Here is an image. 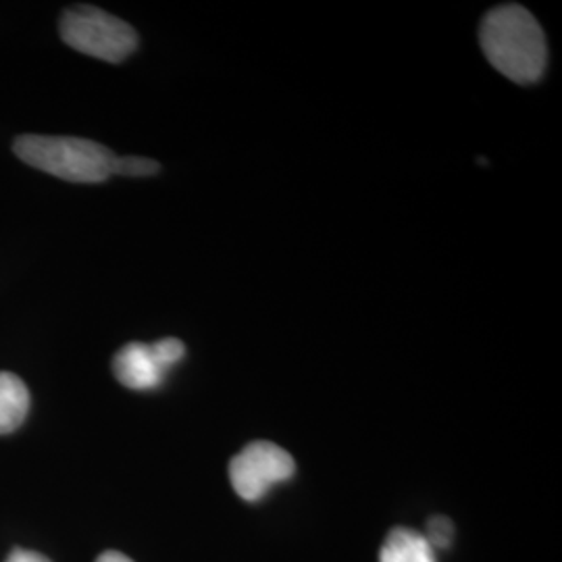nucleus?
<instances>
[{
	"label": "nucleus",
	"mask_w": 562,
	"mask_h": 562,
	"mask_svg": "<svg viewBox=\"0 0 562 562\" xmlns=\"http://www.w3.org/2000/svg\"><path fill=\"white\" fill-rule=\"evenodd\" d=\"M60 38L83 55L106 63L127 59L138 46V36L130 23L86 4L65 11Z\"/></svg>",
	"instance_id": "3"
},
{
	"label": "nucleus",
	"mask_w": 562,
	"mask_h": 562,
	"mask_svg": "<svg viewBox=\"0 0 562 562\" xmlns=\"http://www.w3.org/2000/svg\"><path fill=\"white\" fill-rule=\"evenodd\" d=\"M380 562H438L436 550L419 531L396 527L383 543Z\"/></svg>",
	"instance_id": "7"
},
{
	"label": "nucleus",
	"mask_w": 562,
	"mask_h": 562,
	"mask_svg": "<svg viewBox=\"0 0 562 562\" xmlns=\"http://www.w3.org/2000/svg\"><path fill=\"white\" fill-rule=\"evenodd\" d=\"M7 562H50L46 557H42L38 552H32V550H13L9 554Z\"/></svg>",
	"instance_id": "11"
},
{
	"label": "nucleus",
	"mask_w": 562,
	"mask_h": 562,
	"mask_svg": "<svg viewBox=\"0 0 562 562\" xmlns=\"http://www.w3.org/2000/svg\"><path fill=\"white\" fill-rule=\"evenodd\" d=\"M97 562H134L130 557H125V554H121V552H115V550H109V552H104L101 554Z\"/></svg>",
	"instance_id": "12"
},
{
	"label": "nucleus",
	"mask_w": 562,
	"mask_h": 562,
	"mask_svg": "<svg viewBox=\"0 0 562 562\" xmlns=\"http://www.w3.org/2000/svg\"><path fill=\"white\" fill-rule=\"evenodd\" d=\"M13 150L30 167L76 183L109 180L117 159L97 142L69 136H20L13 144Z\"/></svg>",
	"instance_id": "2"
},
{
	"label": "nucleus",
	"mask_w": 562,
	"mask_h": 562,
	"mask_svg": "<svg viewBox=\"0 0 562 562\" xmlns=\"http://www.w3.org/2000/svg\"><path fill=\"white\" fill-rule=\"evenodd\" d=\"M113 373L121 385L144 392L159 387L167 375V369L155 355L153 344L132 341L115 355Z\"/></svg>",
	"instance_id": "5"
},
{
	"label": "nucleus",
	"mask_w": 562,
	"mask_h": 562,
	"mask_svg": "<svg viewBox=\"0 0 562 562\" xmlns=\"http://www.w3.org/2000/svg\"><path fill=\"white\" fill-rule=\"evenodd\" d=\"M483 55L517 83H533L542 78L548 48L542 27L521 4H503L483 18L480 30Z\"/></svg>",
	"instance_id": "1"
},
{
	"label": "nucleus",
	"mask_w": 562,
	"mask_h": 562,
	"mask_svg": "<svg viewBox=\"0 0 562 562\" xmlns=\"http://www.w3.org/2000/svg\"><path fill=\"white\" fill-rule=\"evenodd\" d=\"M294 471L292 454L278 443L252 442L229 462V482L241 501L257 503L273 485L288 482Z\"/></svg>",
	"instance_id": "4"
},
{
	"label": "nucleus",
	"mask_w": 562,
	"mask_h": 562,
	"mask_svg": "<svg viewBox=\"0 0 562 562\" xmlns=\"http://www.w3.org/2000/svg\"><path fill=\"white\" fill-rule=\"evenodd\" d=\"M30 411V392L18 375L0 371V436L13 434Z\"/></svg>",
	"instance_id": "6"
},
{
	"label": "nucleus",
	"mask_w": 562,
	"mask_h": 562,
	"mask_svg": "<svg viewBox=\"0 0 562 562\" xmlns=\"http://www.w3.org/2000/svg\"><path fill=\"white\" fill-rule=\"evenodd\" d=\"M153 348H155V355L159 357V361L167 371L173 364H178L186 355V346L178 338H165V340L155 341Z\"/></svg>",
	"instance_id": "10"
},
{
	"label": "nucleus",
	"mask_w": 562,
	"mask_h": 562,
	"mask_svg": "<svg viewBox=\"0 0 562 562\" xmlns=\"http://www.w3.org/2000/svg\"><path fill=\"white\" fill-rule=\"evenodd\" d=\"M454 538V525L446 517H431L427 522V533L425 540L431 543L434 550L438 548H448Z\"/></svg>",
	"instance_id": "9"
},
{
	"label": "nucleus",
	"mask_w": 562,
	"mask_h": 562,
	"mask_svg": "<svg viewBox=\"0 0 562 562\" xmlns=\"http://www.w3.org/2000/svg\"><path fill=\"white\" fill-rule=\"evenodd\" d=\"M159 162L146 157H117L115 159V171L113 176H125V178H148L159 173Z\"/></svg>",
	"instance_id": "8"
}]
</instances>
